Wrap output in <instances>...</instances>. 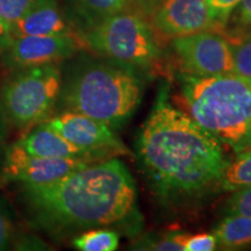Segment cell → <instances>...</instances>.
<instances>
[{"instance_id":"cell-1","label":"cell","mask_w":251,"mask_h":251,"mask_svg":"<svg viewBox=\"0 0 251 251\" xmlns=\"http://www.w3.org/2000/svg\"><path fill=\"white\" fill-rule=\"evenodd\" d=\"M36 221L52 230H79L124 222L135 212L136 185L117 158L87 164L61 179L23 185Z\"/></svg>"},{"instance_id":"cell-2","label":"cell","mask_w":251,"mask_h":251,"mask_svg":"<svg viewBox=\"0 0 251 251\" xmlns=\"http://www.w3.org/2000/svg\"><path fill=\"white\" fill-rule=\"evenodd\" d=\"M137 151L153 183L168 193L218 183L228 163L222 143L165 99H158L143 125Z\"/></svg>"},{"instance_id":"cell-3","label":"cell","mask_w":251,"mask_h":251,"mask_svg":"<svg viewBox=\"0 0 251 251\" xmlns=\"http://www.w3.org/2000/svg\"><path fill=\"white\" fill-rule=\"evenodd\" d=\"M190 117L235 153L251 148V81L238 75L184 78Z\"/></svg>"},{"instance_id":"cell-4","label":"cell","mask_w":251,"mask_h":251,"mask_svg":"<svg viewBox=\"0 0 251 251\" xmlns=\"http://www.w3.org/2000/svg\"><path fill=\"white\" fill-rule=\"evenodd\" d=\"M69 111L96 119L112 129L129 119L141 100V83L128 67L92 62L81 65L62 85Z\"/></svg>"},{"instance_id":"cell-5","label":"cell","mask_w":251,"mask_h":251,"mask_svg":"<svg viewBox=\"0 0 251 251\" xmlns=\"http://www.w3.org/2000/svg\"><path fill=\"white\" fill-rule=\"evenodd\" d=\"M84 41L97 54L128 68L148 67L161 54L149 24L124 9L93 24Z\"/></svg>"},{"instance_id":"cell-6","label":"cell","mask_w":251,"mask_h":251,"mask_svg":"<svg viewBox=\"0 0 251 251\" xmlns=\"http://www.w3.org/2000/svg\"><path fill=\"white\" fill-rule=\"evenodd\" d=\"M62 85L61 71L55 63L19 69L0 92L7 121L18 128L45 122L61 97Z\"/></svg>"},{"instance_id":"cell-7","label":"cell","mask_w":251,"mask_h":251,"mask_svg":"<svg viewBox=\"0 0 251 251\" xmlns=\"http://www.w3.org/2000/svg\"><path fill=\"white\" fill-rule=\"evenodd\" d=\"M172 47L191 76L211 77L234 72L228 40L215 30H203L172 39Z\"/></svg>"},{"instance_id":"cell-8","label":"cell","mask_w":251,"mask_h":251,"mask_svg":"<svg viewBox=\"0 0 251 251\" xmlns=\"http://www.w3.org/2000/svg\"><path fill=\"white\" fill-rule=\"evenodd\" d=\"M90 163H92L91 159L76 157L29 155L17 143H13L5 150L0 172L6 181H17L23 185H42L61 179Z\"/></svg>"},{"instance_id":"cell-9","label":"cell","mask_w":251,"mask_h":251,"mask_svg":"<svg viewBox=\"0 0 251 251\" xmlns=\"http://www.w3.org/2000/svg\"><path fill=\"white\" fill-rule=\"evenodd\" d=\"M42 124L96 157L126 151L125 146L115 136L112 128L81 113L67 109Z\"/></svg>"},{"instance_id":"cell-10","label":"cell","mask_w":251,"mask_h":251,"mask_svg":"<svg viewBox=\"0 0 251 251\" xmlns=\"http://www.w3.org/2000/svg\"><path fill=\"white\" fill-rule=\"evenodd\" d=\"M79 41L72 34L13 37L6 46L4 61L8 67L24 69L51 64L71 57Z\"/></svg>"},{"instance_id":"cell-11","label":"cell","mask_w":251,"mask_h":251,"mask_svg":"<svg viewBox=\"0 0 251 251\" xmlns=\"http://www.w3.org/2000/svg\"><path fill=\"white\" fill-rule=\"evenodd\" d=\"M153 26L170 39L218 29L208 0H162L153 11Z\"/></svg>"},{"instance_id":"cell-12","label":"cell","mask_w":251,"mask_h":251,"mask_svg":"<svg viewBox=\"0 0 251 251\" xmlns=\"http://www.w3.org/2000/svg\"><path fill=\"white\" fill-rule=\"evenodd\" d=\"M71 34L56 0H35L9 30V41L27 35Z\"/></svg>"},{"instance_id":"cell-13","label":"cell","mask_w":251,"mask_h":251,"mask_svg":"<svg viewBox=\"0 0 251 251\" xmlns=\"http://www.w3.org/2000/svg\"><path fill=\"white\" fill-rule=\"evenodd\" d=\"M15 143L27 153L34 156L76 157V158H86L91 161L98 158L92 153L75 146L57 131L43 124H40Z\"/></svg>"},{"instance_id":"cell-14","label":"cell","mask_w":251,"mask_h":251,"mask_svg":"<svg viewBox=\"0 0 251 251\" xmlns=\"http://www.w3.org/2000/svg\"><path fill=\"white\" fill-rule=\"evenodd\" d=\"M219 246L240 249L251 246V219L241 214H228L214 229Z\"/></svg>"},{"instance_id":"cell-15","label":"cell","mask_w":251,"mask_h":251,"mask_svg":"<svg viewBox=\"0 0 251 251\" xmlns=\"http://www.w3.org/2000/svg\"><path fill=\"white\" fill-rule=\"evenodd\" d=\"M233 162L227 163L218 183L224 191H234L251 186V148L236 153Z\"/></svg>"},{"instance_id":"cell-16","label":"cell","mask_w":251,"mask_h":251,"mask_svg":"<svg viewBox=\"0 0 251 251\" xmlns=\"http://www.w3.org/2000/svg\"><path fill=\"white\" fill-rule=\"evenodd\" d=\"M226 39L231 48L234 74L251 81V30L230 34Z\"/></svg>"},{"instance_id":"cell-17","label":"cell","mask_w":251,"mask_h":251,"mask_svg":"<svg viewBox=\"0 0 251 251\" xmlns=\"http://www.w3.org/2000/svg\"><path fill=\"white\" fill-rule=\"evenodd\" d=\"M119 246V235L109 229H91L74 240V247L81 251H114Z\"/></svg>"},{"instance_id":"cell-18","label":"cell","mask_w":251,"mask_h":251,"mask_svg":"<svg viewBox=\"0 0 251 251\" xmlns=\"http://www.w3.org/2000/svg\"><path fill=\"white\" fill-rule=\"evenodd\" d=\"M128 1L129 0H74L81 13L93 24L125 9Z\"/></svg>"},{"instance_id":"cell-19","label":"cell","mask_w":251,"mask_h":251,"mask_svg":"<svg viewBox=\"0 0 251 251\" xmlns=\"http://www.w3.org/2000/svg\"><path fill=\"white\" fill-rule=\"evenodd\" d=\"M34 1L35 0H0V21L8 33Z\"/></svg>"},{"instance_id":"cell-20","label":"cell","mask_w":251,"mask_h":251,"mask_svg":"<svg viewBox=\"0 0 251 251\" xmlns=\"http://www.w3.org/2000/svg\"><path fill=\"white\" fill-rule=\"evenodd\" d=\"M178 243L183 248V251H212L216 249L218 241L214 234H176Z\"/></svg>"},{"instance_id":"cell-21","label":"cell","mask_w":251,"mask_h":251,"mask_svg":"<svg viewBox=\"0 0 251 251\" xmlns=\"http://www.w3.org/2000/svg\"><path fill=\"white\" fill-rule=\"evenodd\" d=\"M228 214H241L251 219V186L234 191L227 202Z\"/></svg>"},{"instance_id":"cell-22","label":"cell","mask_w":251,"mask_h":251,"mask_svg":"<svg viewBox=\"0 0 251 251\" xmlns=\"http://www.w3.org/2000/svg\"><path fill=\"white\" fill-rule=\"evenodd\" d=\"M240 1L241 0H208L209 8L218 29H222L226 26Z\"/></svg>"},{"instance_id":"cell-23","label":"cell","mask_w":251,"mask_h":251,"mask_svg":"<svg viewBox=\"0 0 251 251\" xmlns=\"http://www.w3.org/2000/svg\"><path fill=\"white\" fill-rule=\"evenodd\" d=\"M15 235V228L8 213L0 207V250H5L11 246Z\"/></svg>"},{"instance_id":"cell-24","label":"cell","mask_w":251,"mask_h":251,"mask_svg":"<svg viewBox=\"0 0 251 251\" xmlns=\"http://www.w3.org/2000/svg\"><path fill=\"white\" fill-rule=\"evenodd\" d=\"M146 249L158 251H183V248L178 243L176 234H170L168 236L162 237L161 240L156 241V242L149 243L148 248H146Z\"/></svg>"},{"instance_id":"cell-25","label":"cell","mask_w":251,"mask_h":251,"mask_svg":"<svg viewBox=\"0 0 251 251\" xmlns=\"http://www.w3.org/2000/svg\"><path fill=\"white\" fill-rule=\"evenodd\" d=\"M234 18L237 24L244 27H251V0H241L234 9Z\"/></svg>"},{"instance_id":"cell-26","label":"cell","mask_w":251,"mask_h":251,"mask_svg":"<svg viewBox=\"0 0 251 251\" xmlns=\"http://www.w3.org/2000/svg\"><path fill=\"white\" fill-rule=\"evenodd\" d=\"M7 119H6L5 112L2 109L1 101H0V161L2 162V157L5 152V142H6V126H7Z\"/></svg>"},{"instance_id":"cell-27","label":"cell","mask_w":251,"mask_h":251,"mask_svg":"<svg viewBox=\"0 0 251 251\" xmlns=\"http://www.w3.org/2000/svg\"><path fill=\"white\" fill-rule=\"evenodd\" d=\"M133 1L136 2V4L139 5L141 8H143L144 11L153 12L162 0H133Z\"/></svg>"},{"instance_id":"cell-28","label":"cell","mask_w":251,"mask_h":251,"mask_svg":"<svg viewBox=\"0 0 251 251\" xmlns=\"http://www.w3.org/2000/svg\"><path fill=\"white\" fill-rule=\"evenodd\" d=\"M9 42V33L0 21V50H4Z\"/></svg>"}]
</instances>
